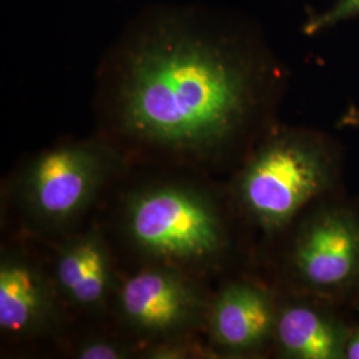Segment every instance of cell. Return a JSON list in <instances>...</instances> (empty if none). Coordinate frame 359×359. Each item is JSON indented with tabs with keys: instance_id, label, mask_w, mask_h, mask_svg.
Segmentation results:
<instances>
[{
	"instance_id": "1",
	"label": "cell",
	"mask_w": 359,
	"mask_h": 359,
	"mask_svg": "<svg viewBox=\"0 0 359 359\" xmlns=\"http://www.w3.org/2000/svg\"><path fill=\"white\" fill-rule=\"evenodd\" d=\"M99 79L115 142L187 163L218 158L264 128L283 88V65L255 23L196 6L142 13Z\"/></svg>"
},
{
	"instance_id": "2",
	"label": "cell",
	"mask_w": 359,
	"mask_h": 359,
	"mask_svg": "<svg viewBox=\"0 0 359 359\" xmlns=\"http://www.w3.org/2000/svg\"><path fill=\"white\" fill-rule=\"evenodd\" d=\"M338 158L332 140L302 128L270 129L236 182L245 213L262 231L287 228L335 184Z\"/></svg>"
},
{
	"instance_id": "3",
	"label": "cell",
	"mask_w": 359,
	"mask_h": 359,
	"mask_svg": "<svg viewBox=\"0 0 359 359\" xmlns=\"http://www.w3.org/2000/svg\"><path fill=\"white\" fill-rule=\"evenodd\" d=\"M126 226L142 253L173 269L212 264L228 246L215 200L185 184H158L133 193L127 203Z\"/></svg>"
},
{
	"instance_id": "4",
	"label": "cell",
	"mask_w": 359,
	"mask_h": 359,
	"mask_svg": "<svg viewBox=\"0 0 359 359\" xmlns=\"http://www.w3.org/2000/svg\"><path fill=\"white\" fill-rule=\"evenodd\" d=\"M103 142H67L35 156L19 179L27 215L47 228L63 226L81 215L114 173L117 156Z\"/></svg>"
},
{
	"instance_id": "5",
	"label": "cell",
	"mask_w": 359,
	"mask_h": 359,
	"mask_svg": "<svg viewBox=\"0 0 359 359\" xmlns=\"http://www.w3.org/2000/svg\"><path fill=\"white\" fill-rule=\"evenodd\" d=\"M289 264L306 294L335 301L359 290V215L342 205L320 206L295 231Z\"/></svg>"
},
{
	"instance_id": "6",
	"label": "cell",
	"mask_w": 359,
	"mask_h": 359,
	"mask_svg": "<svg viewBox=\"0 0 359 359\" xmlns=\"http://www.w3.org/2000/svg\"><path fill=\"white\" fill-rule=\"evenodd\" d=\"M118 305L136 332L164 338L189 330L206 310L200 290L180 270L163 265L129 277L120 289Z\"/></svg>"
},
{
	"instance_id": "7",
	"label": "cell",
	"mask_w": 359,
	"mask_h": 359,
	"mask_svg": "<svg viewBox=\"0 0 359 359\" xmlns=\"http://www.w3.org/2000/svg\"><path fill=\"white\" fill-rule=\"evenodd\" d=\"M277 308L271 295L252 283L225 286L209 308L210 333L218 346L249 353L264 346L274 334Z\"/></svg>"
},
{
	"instance_id": "8",
	"label": "cell",
	"mask_w": 359,
	"mask_h": 359,
	"mask_svg": "<svg viewBox=\"0 0 359 359\" xmlns=\"http://www.w3.org/2000/svg\"><path fill=\"white\" fill-rule=\"evenodd\" d=\"M55 316L48 281L27 257L6 253L0 262V329L13 337L44 330Z\"/></svg>"
},
{
	"instance_id": "9",
	"label": "cell",
	"mask_w": 359,
	"mask_h": 359,
	"mask_svg": "<svg viewBox=\"0 0 359 359\" xmlns=\"http://www.w3.org/2000/svg\"><path fill=\"white\" fill-rule=\"evenodd\" d=\"M350 329L326 306L293 301L277 308L274 334L283 355L293 359H345Z\"/></svg>"
},
{
	"instance_id": "10",
	"label": "cell",
	"mask_w": 359,
	"mask_h": 359,
	"mask_svg": "<svg viewBox=\"0 0 359 359\" xmlns=\"http://www.w3.org/2000/svg\"><path fill=\"white\" fill-rule=\"evenodd\" d=\"M56 280L65 297L81 308L99 306L108 293L111 266L107 248L97 233L90 231L62 248Z\"/></svg>"
},
{
	"instance_id": "11",
	"label": "cell",
	"mask_w": 359,
	"mask_h": 359,
	"mask_svg": "<svg viewBox=\"0 0 359 359\" xmlns=\"http://www.w3.org/2000/svg\"><path fill=\"white\" fill-rule=\"evenodd\" d=\"M355 18H359V0H334L325 10L309 18L304 32L316 36Z\"/></svg>"
},
{
	"instance_id": "12",
	"label": "cell",
	"mask_w": 359,
	"mask_h": 359,
	"mask_svg": "<svg viewBox=\"0 0 359 359\" xmlns=\"http://www.w3.org/2000/svg\"><path fill=\"white\" fill-rule=\"evenodd\" d=\"M127 354L126 347L108 339H90L77 350V357L81 359H121Z\"/></svg>"
},
{
	"instance_id": "13",
	"label": "cell",
	"mask_w": 359,
	"mask_h": 359,
	"mask_svg": "<svg viewBox=\"0 0 359 359\" xmlns=\"http://www.w3.org/2000/svg\"><path fill=\"white\" fill-rule=\"evenodd\" d=\"M191 344H167L164 346L157 347L151 354L152 358H185L189 357V354H194Z\"/></svg>"
},
{
	"instance_id": "14",
	"label": "cell",
	"mask_w": 359,
	"mask_h": 359,
	"mask_svg": "<svg viewBox=\"0 0 359 359\" xmlns=\"http://www.w3.org/2000/svg\"><path fill=\"white\" fill-rule=\"evenodd\" d=\"M338 126L342 128L359 129V108L350 105L346 111L339 117Z\"/></svg>"
},
{
	"instance_id": "15",
	"label": "cell",
	"mask_w": 359,
	"mask_h": 359,
	"mask_svg": "<svg viewBox=\"0 0 359 359\" xmlns=\"http://www.w3.org/2000/svg\"><path fill=\"white\" fill-rule=\"evenodd\" d=\"M345 359H359V327L350 330L345 347Z\"/></svg>"
}]
</instances>
